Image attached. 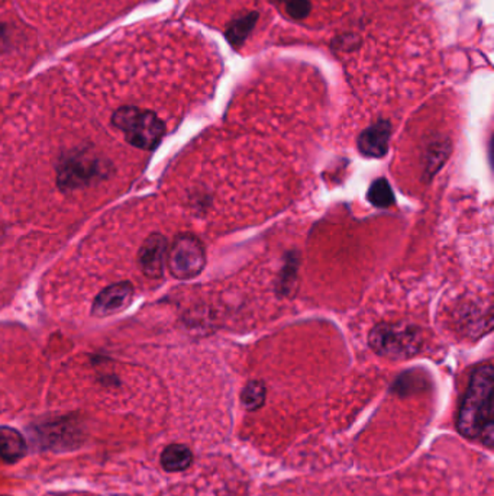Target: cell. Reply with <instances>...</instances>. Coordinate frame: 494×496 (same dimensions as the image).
I'll list each match as a JSON object with an SVG mask.
<instances>
[{
  "mask_svg": "<svg viewBox=\"0 0 494 496\" xmlns=\"http://www.w3.org/2000/svg\"><path fill=\"white\" fill-rule=\"evenodd\" d=\"M310 4L308 0H286V11L294 20H302L309 13Z\"/></svg>",
  "mask_w": 494,
  "mask_h": 496,
  "instance_id": "obj_13",
  "label": "cell"
},
{
  "mask_svg": "<svg viewBox=\"0 0 494 496\" xmlns=\"http://www.w3.org/2000/svg\"><path fill=\"white\" fill-rule=\"evenodd\" d=\"M171 274L180 280L193 279L202 273L206 264L205 247L193 234H180L167 253Z\"/></svg>",
  "mask_w": 494,
  "mask_h": 496,
  "instance_id": "obj_4",
  "label": "cell"
},
{
  "mask_svg": "<svg viewBox=\"0 0 494 496\" xmlns=\"http://www.w3.org/2000/svg\"><path fill=\"white\" fill-rule=\"evenodd\" d=\"M161 466L166 472H184L193 463V453L186 445H170L162 450L160 457Z\"/></svg>",
  "mask_w": 494,
  "mask_h": 496,
  "instance_id": "obj_10",
  "label": "cell"
},
{
  "mask_svg": "<svg viewBox=\"0 0 494 496\" xmlns=\"http://www.w3.org/2000/svg\"><path fill=\"white\" fill-rule=\"evenodd\" d=\"M368 201L377 208H388L393 205L395 195L388 180L379 179L372 183L368 191Z\"/></svg>",
  "mask_w": 494,
  "mask_h": 496,
  "instance_id": "obj_11",
  "label": "cell"
},
{
  "mask_svg": "<svg viewBox=\"0 0 494 496\" xmlns=\"http://www.w3.org/2000/svg\"><path fill=\"white\" fill-rule=\"evenodd\" d=\"M105 170H106V164L96 159L95 155L75 153L68 155L59 163V186L63 191L79 189L98 177H102Z\"/></svg>",
  "mask_w": 494,
  "mask_h": 496,
  "instance_id": "obj_5",
  "label": "cell"
},
{
  "mask_svg": "<svg viewBox=\"0 0 494 496\" xmlns=\"http://www.w3.org/2000/svg\"><path fill=\"white\" fill-rule=\"evenodd\" d=\"M132 296H134V287L131 283L111 285L98 295V298L93 302L91 314L98 318H105L122 312L131 303Z\"/></svg>",
  "mask_w": 494,
  "mask_h": 496,
  "instance_id": "obj_6",
  "label": "cell"
},
{
  "mask_svg": "<svg viewBox=\"0 0 494 496\" xmlns=\"http://www.w3.org/2000/svg\"><path fill=\"white\" fill-rule=\"evenodd\" d=\"M112 123L125 134L128 143L141 150H154L164 137V123L154 112L123 106L114 114Z\"/></svg>",
  "mask_w": 494,
  "mask_h": 496,
  "instance_id": "obj_3",
  "label": "cell"
},
{
  "mask_svg": "<svg viewBox=\"0 0 494 496\" xmlns=\"http://www.w3.org/2000/svg\"><path fill=\"white\" fill-rule=\"evenodd\" d=\"M241 401L242 405L246 406L248 411L262 408L265 401L264 383L258 381L249 382L248 385L242 390Z\"/></svg>",
  "mask_w": 494,
  "mask_h": 496,
  "instance_id": "obj_12",
  "label": "cell"
},
{
  "mask_svg": "<svg viewBox=\"0 0 494 496\" xmlns=\"http://www.w3.org/2000/svg\"><path fill=\"white\" fill-rule=\"evenodd\" d=\"M368 342L379 356L390 360H404L420 353L423 334L420 327L407 322H381L372 328Z\"/></svg>",
  "mask_w": 494,
  "mask_h": 496,
  "instance_id": "obj_2",
  "label": "cell"
},
{
  "mask_svg": "<svg viewBox=\"0 0 494 496\" xmlns=\"http://www.w3.org/2000/svg\"><path fill=\"white\" fill-rule=\"evenodd\" d=\"M167 240L161 234H153L144 241L139 250L138 262L141 271L151 279H159L164 272L167 258Z\"/></svg>",
  "mask_w": 494,
  "mask_h": 496,
  "instance_id": "obj_7",
  "label": "cell"
},
{
  "mask_svg": "<svg viewBox=\"0 0 494 496\" xmlns=\"http://www.w3.org/2000/svg\"><path fill=\"white\" fill-rule=\"evenodd\" d=\"M493 366H479L471 374L457 421L461 436L468 440L482 438L487 447L493 445Z\"/></svg>",
  "mask_w": 494,
  "mask_h": 496,
  "instance_id": "obj_1",
  "label": "cell"
},
{
  "mask_svg": "<svg viewBox=\"0 0 494 496\" xmlns=\"http://www.w3.org/2000/svg\"><path fill=\"white\" fill-rule=\"evenodd\" d=\"M392 127L388 121H379L367 128L358 138V150L367 157H383L388 154Z\"/></svg>",
  "mask_w": 494,
  "mask_h": 496,
  "instance_id": "obj_8",
  "label": "cell"
},
{
  "mask_svg": "<svg viewBox=\"0 0 494 496\" xmlns=\"http://www.w3.org/2000/svg\"><path fill=\"white\" fill-rule=\"evenodd\" d=\"M25 437L18 429L0 427V459L6 463H15L25 456Z\"/></svg>",
  "mask_w": 494,
  "mask_h": 496,
  "instance_id": "obj_9",
  "label": "cell"
}]
</instances>
